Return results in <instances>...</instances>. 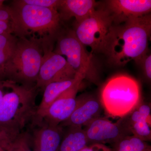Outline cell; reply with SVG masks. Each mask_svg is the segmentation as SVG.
<instances>
[{"label":"cell","instance_id":"cell-1","mask_svg":"<svg viewBox=\"0 0 151 151\" xmlns=\"http://www.w3.org/2000/svg\"><path fill=\"white\" fill-rule=\"evenodd\" d=\"M151 32L150 14L114 24L105 55L116 66H124L132 60L138 64L148 52Z\"/></svg>","mask_w":151,"mask_h":151},{"label":"cell","instance_id":"cell-2","mask_svg":"<svg viewBox=\"0 0 151 151\" xmlns=\"http://www.w3.org/2000/svg\"><path fill=\"white\" fill-rule=\"evenodd\" d=\"M7 81L10 91L6 92L0 104V131L8 138L17 136L31 127L36 117L38 89Z\"/></svg>","mask_w":151,"mask_h":151},{"label":"cell","instance_id":"cell-3","mask_svg":"<svg viewBox=\"0 0 151 151\" xmlns=\"http://www.w3.org/2000/svg\"><path fill=\"white\" fill-rule=\"evenodd\" d=\"M10 6L15 15L19 37H30L40 42L44 51L52 50L61 21L57 10L24 4L19 0L13 1Z\"/></svg>","mask_w":151,"mask_h":151},{"label":"cell","instance_id":"cell-4","mask_svg":"<svg viewBox=\"0 0 151 151\" xmlns=\"http://www.w3.org/2000/svg\"><path fill=\"white\" fill-rule=\"evenodd\" d=\"M44 53L37 40L32 38L18 37L12 53L0 68V81L35 86Z\"/></svg>","mask_w":151,"mask_h":151},{"label":"cell","instance_id":"cell-5","mask_svg":"<svg viewBox=\"0 0 151 151\" xmlns=\"http://www.w3.org/2000/svg\"><path fill=\"white\" fill-rule=\"evenodd\" d=\"M100 101L108 115L122 118L131 113L141 103L139 84L129 75L114 76L102 87Z\"/></svg>","mask_w":151,"mask_h":151},{"label":"cell","instance_id":"cell-6","mask_svg":"<svg viewBox=\"0 0 151 151\" xmlns=\"http://www.w3.org/2000/svg\"><path fill=\"white\" fill-rule=\"evenodd\" d=\"M114 24L111 14L105 6L97 7L86 18L76 22L73 30L80 42L91 49L92 53L105 54Z\"/></svg>","mask_w":151,"mask_h":151},{"label":"cell","instance_id":"cell-7","mask_svg":"<svg viewBox=\"0 0 151 151\" xmlns=\"http://www.w3.org/2000/svg\"><path fill=\"white\" fill-rule=\"evenodd\" d=\"M55 53L65 56V59L76 73H85L86 78L94 81L97 77V69L92 53L76 37L73 30L59 33L57 37Z\"/></svg>","mask_w":151,"mask_h":151},{"label":"cell","instance_id":"cell-8","mask_svg":"<svg viewBox=\"0 0 151 151\" xmlns=\"http://www.w3.org/2000/svg\"><path fill=\"white\" fill-rule=\"evenodd\" d=\"M76 73L64 56L47 50L44 53L35 87L43 90L51 82L73 79Z\"/></svg>","mask_w":151,"mask_h":151},{"label":"cell","instance_id":"cell-9","mask_svg":"<svg viewBox=\"0 0 151 151\" xmlns=\"http://www.w3.org/2000/svg\"><path fill=\"white\" fill-rule=\"evenodd\" d=\"M85 78V73L79 72L78 78L74 84L50 105L42 121L49 125L58 126L66 121L77 107L78 100L76 95L82 81Z\"/></svg>","mask_w":151,"mask_h":151},{"label":"cell","instance_id":"cell-10","mask_svg":"<svg viewBox=\"0 0 151 151\" xmlns=\"http://www.w3.org/2000/svg\"><path fill=\"white\" fill-rule=\"evenodd\" d=\"M85 127L84 129L89 145L107 143L113 145L124 137L131 135L120 120L113 123L105 117H98Z\"/></svg>","mask_w":151,"mask_h":151},{"label":"cell","instance_id":"cell-11","mask_svg":"<svg viewBox=\"0 0 151 151\" xmlns=\"http://www.w3.org/2000/svg\"><path fill=\"white\" fill-rule=\"evenodd\" d=\"M30 128L33 129L32 134L27 132L33 151H57L64 134L63 127L49 125L42 121Z\"/></svg>","mask_w":151,"mask_h":151},{"label":"cell","instance_id":"cell-12","mask_svg":"<svg viewBox=\"0 0 151 151\" xmlns=\"http://www.w3.org/2000/svg\"><path fill=\"white\" fill-rule=\"evenodd\" d=\"M106 3L105 7L115 25L148 14L151 10V1L149 0H110Z\"/></svg>","mask_w":151,"mask_h":151},{"label":"cell","instance_id":"cell-13","mask_svg":"<svg viewBox=\"0 0 151 151\" xmlns=\"http://www.w3.org/2000/svg\"><path fill=\"white\" fill-rule=\"evenodd\" d=\"M151 106L141 102L127 116L120 119L131 135L145 142L151 140Z\"/></svg>","mask_w":151,"mask_h":151},{"label":"cell","instance_id":"cell-14","mask_svg":"<svg viewBox=\"0 0 151 151\" xmlns=\"http://www.w3.org/2000/svg\"><path fill=\"white\" fill-rule=\"evenodd\" d=\"M78 100L77 107L71 116L60 126L63 128L82 127L100 117L103 109L100 100L89 96L79 97Z\"/></svg>","mask_w":151,"mask_h":151},{"label":"cell","instance_id":"cell-15","mask_svg":"<svg viewBox=\"0 0 151 151\" xmlns=\"http://www.w3.org/2000/svg\"><path fill=\"white\" fill-rule=\"evenodd\" d=\"M98 6L94 0H60L57 10L61 21L74 17L76 22H79L89 16Z\"/></svg>","mask_w":151,"mask_h":151},{"label":"cell","instance_id":"cell-16","mask_svg":"<svg viewBox=\"0 0 151 151\" xmlns=\"http://www.w3.org/2000/svg\"><path fill=\"white\" fill-rule=\"evenodd\" d=\"M78 73H76L75 78L69 80L55 81L47 85L43 89L42 100L37 110L36 117L35 122L42 121L47 109L60 95L72 86L77 80Z\"/></svg>","mask_w":151,"mask_h":151},{"label":"cell","instance_id":"cell-17","mask_svg":"<svg viewBox=\"0 0 151 151\" xmlns=\"http://www.w3.org/2000/svg\"><path fill=\"white\" fill-rule=\"evenodd\" d=\"M67 128L57 151H79L89 145L85 131L82 127Z\"/></svg>","mask_w":151,"mask_h":151},{"label":"cell","instance_id":"cell-18","mask_svg":"<svg viewBox=\"0 0 151 151\" xmlns=\"http://www.w3.org/2000/svg\"><path fill=\"white\" fill-rule=\"evenodd\" d=\"M112 151H148L151 146L133 135L126 136L113 144Z\"/></svg>","mask_w":151,"mask_h":151},{"label":"cell","instance_id":"cell-19","mask_svg":"<svg viewBox=\"0 0 151 151\" xmlns=\"http://www.w3.org/2000/svg\"><path fill=\"white\" fill-rule=\"evenodd\" d=\"M0 146L4 151H33L31 150L27 131L14 137L0 141Z\"/></svg>","mask_w":151,"mask_h":151},{"label":"cell","instance_id":"cell-20","mask_svg":"<svg viewBox=\"0 0 151 151\" xmlns=\"http://www.w3.org/2000/svg\"><path fill=\"white\" fill-rule=\"evenodd\" d=\"M4 1H0V21L12 24L16 28L17 36H18L17 22L13 10L10 5L4 4Z\"/></svg>","mask_w":151,"mask_h":151},{"label":"cell","instance_id":"cell-21","mask_svg":"<svg viewBox=\"0 0 151 151\" xmlns=\"http://www.w3.org/2000/svg\"><path fill=\"white\" fill-rule=\"evenodd\" d=\"M18 37L9 34H0V50L12 53Z\"/></svg>","mask_w":151,"mask_h":151},{"label":"cell","instance_id":"cell-22","mask_svg":"<svg viewBox=\"0 0 151 151\" xmlns=\"http://www.w3.org/2000/svg\"><path fill=\"white\" fill-rule=\"evenodd\" d=\"M24 4L57 9L60 0H19Z\"/></svg>","mask_w":151,"mask_h":151},{"label":"cell","instance_id":"cell-23","mask_svg":"<svg viewBox=\"0 0 151 151\" xmlns=\"http://www.w3.org/2000/svg\"><path fill=\"white\" fill-rule=\"evenodd\" d=\"M138 64L142 66L144 74L147 79L150 81L151 79V55L147 53L143 57Z\"/></svg>","mask_w":151,"mask_h":151},{"label":"cell","instance_id":"cell-24","mask_svg":"<svg viewBox=\"0 0 151 151\" xmlns=\"http://www.w3.org/2000/svg\"><path fill=\"white\" fill-rule=\"evenodd\" d=\"M9 34L17 36L16 29L14 25L10 23L0 21V34Z\"/></svg>","mask_w":151,"mask_h":151},{"label":"cell","instance_id":"cell-25","mask_svg":"<svg viewBox=\"0 0 151 151\" xmlns=\"http://www.w3.org/2000/svg\"><path fill=\"white\" fill-rule=\"evenodd\" d=\"M79 151H112V148L105 145L95 144L89 145Z\"/></svg>","mask_w":151,"mask_h":151},{"label":"cell","instance_id":"cell-26","mask_svg":"<svg viewBox=\"0 0 151 151\" xmlns=\"http://www.w3.org/2000/svg\"><path fill=\"white\" fill-rule=\"evenodd\" d=\"M7 88L6 85V82L5 81H0V104L4 95L5 94V89Z\"/></svg>","mask_w":151,"mask_h":151},{"label":"cell","instance_id":"cell-27","mask_svg":"<svg viewBox=\"0 0 151 151\" xmlns=\"http://www.w3.org/2000/svg\"><path fill=\"white\" fill-rule=\"evenodd\" d=\"M6 138V135L3 133L2 132L0 131V141Z\"/></svg>","mask_w":151,"mask_h":151},{"label":"cell","instance_id":"cell-28","mask_svg":"<svg viewBox=\"0 0 151 151\" xmlns=\"http://www.w3.org/2000/svg\"><path fill=\"white\" fill-rule=\"evenodd\" d=\"M0 151H4L1 146H0Z\"/></svg>","mask_w":151,"mask_h":151},{"label":"cell","instance_id":"cell-29","mask_svg":"<svg viewBox=\"0 0 151 151\" xmlns=\"http://www.w3.org/2000/svg\"><path fill=\"white\" fill-rule=\"evenodd\" d=\"M148 151H151V149H150V150H149Z\"/></svg>","mask_w":151,"mask_h":151}]
</instances>
